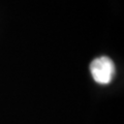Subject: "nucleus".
Here are the masks:
<instances>
[{"mask_svg": "<svg viewBox=\"0 0 124 124\" xmlns=\"http://www.w3.org/2000/svg\"><path fill=\"white\" fill-rule=\"evenodd\" d=\"M90 72L97 84L108 85L112 82L115 75L114 62L107 56L98 57L91 62Z\"/></svg>", "mask_w": 124, "mask_h": 124, "instance_id": "nucleus-1", "label": "nucleus"}]
</instances>
